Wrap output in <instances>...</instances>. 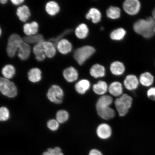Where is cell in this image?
<instances>
[{"label": "cell", "instance_id": "obj_1", "mask_svg": "<svg viewBox=\"0 0 155 155\" xmlns=\"http://www.w3.org/2000/svg\"><path fill=\"white\" fill-rule=\"evenodd\" d=\"M153 22L152 19H140L135 22L133 25L134 32L141 35L145 38H150L152 35Z\"/></svg>", "mask_w": 155, "mask_h": 155}, {"label": "cell", "instance_id": "obj_2", "mask_svg": "<svg viewBox=\"0 0 155 155\" xmlns=\"http://www.w3.org/2000/svg\"><path fill=\"white\" fill-rule=\"evenodd\" d=\"M132 103V98L127 94H123L116 98L114 102L116 109L121 117L127 115Z\"/></svg>", "mask_w": 155, "mask_h": 155}, {"label": "cell", "instance_id": "obj_3", "mask_svg": "<svg viewBox=\"0 0 155 155\" xmlns=\"http://www.w3.org/2000/svg\"><path fill=\"white\" fill-rule=\"evenodd\" d=\"M95 52V49L92 46H83L75 50L73 54V57L79 65H82L91 57Z\"/></svg>", "mask_w": 155, "mask_h": 155}, {"label": "cell", "instance_id": "obj_4", "mask_svg": "<svg viewBox=\"0 0 155 155\" xmlns=\"http://www.w3.org/2000/svg\"><path fill=\"white\" fill-rule=\"evenodd\" d=\"M23 42V38L18 34H13L9 36L6 48L7 53L9 57H14Z\"/></svg>", "mask_w": 155, "mask_h": 155}, {"label": "cell", "instance_id": "obj_5", "mask_svg": "<svg viewBox=\"0 0 155 155\" xmlns=\"http://www.w3.org/2000/svg\"><path fill=\"white\" fill-rule=\"evenodd\" d=\"M0 91L3 95L9 98L15 97L17 94V88L15 83L4 77L0 79Z\"/></svg>", "mask_w": 155, "mask_h": 155}, {"label": "cell", "instance_id": "obj_6", "mask_svg": "<svg viewBox=\"0 0 155 155\" xmlns=\"http://www.w3.org/2000/svg\"><path fill=\"white\" fill-rule=\"evenodd\" d=\"M109 104L96 103V108L97 113L100 117L104 120L113 119L115 116V111L110 107Z\"/></svg>", "mask_w": 155, "mask_h": 155}, {"label": "cell", "instance_id": "obj_7", "mask_svg": "<svg viewBox=\"0 0 155 155\" xmlns=\"http://www.w3.org/2000/svg\"><path fill=\"white\" fill-rule=\"evenodd\" d=\"M64 94L61 87L57 85H53L48 90L47 97L50 101L56 104L63 102Z\"/></svg>", "mask_w": 155, "mask_h": 155}, {"label": "cell", "instance_id": "obj_8", "mask_svg": "<svg viewBox=\"0 0 155 155\" xmlns=\"http://www.w3.org/2000/svg\"><path fill=\"white\" fill-rule=\"evenodd\" d=\"M123 7L127 14L134 15L138 14L140 11L141 5L138 0H127L124 2Z\"/></svg>", "mask_w": 155, "mask_h": 155}, {"label": "cell", "instance_id": "obj_9", "mask_svg": "<svg viewBox=\"0 0 155 155\" xmlns=\"http://www.w3.org/2000/svg\"><path fill=\"white\" fill-rule=\"evenodd\" d=\"M96 132L98 137L104 140L109 138L112 134L111 127L106 123H102L99 125L97 128Z\"/></svg>", "mask_w": 155, "mask_h": 155}, {"label": "cell", "instance_id": "obj_10", "mask_svg": "<svg viewBox=\"0 0 155 155\" xmlns=\"http://www.w3.org/2000/svg\"><path fill=\"white\" fill-rule=\"evenodd\" d=\"M139 83V78L133 74L127 75L124 81V86L127 90L130 91L136 90L138 88Z\"/></svg>", "mask_w": 155, "mask_h": 155}, {"label": "cell", "instance_id": "obj_11", "mask_svg": "<svg viewBox=\"0 0 155 155\" xmlns=\"http://www.w3.org/2000/svg\"><path fill=\"white\" fill-rule=\"evenodd\" d=\"M78 73L77 70L73 67H70L64 70L63 75L67 82H73L78 78Z\"/></svg>", "mask_w": 155, "mask_h": 155}, {"label": "cell", "instance_id": "obj_12", "mask_svg": "<svg viewBox=\"0 0 155 155\" xmlns=\"http://www.w3.org/2000/svg\"><path fill=\"white\" fill-rule=\"evenodd\" d=\"M90 73L91 76L94 78H100L105 76L106 69L103 65L96 64L91 68Z\"/></svg>", "mask_w": 155, "mask_h": 155}, {"label": "cell", "instance_id": "obj_13", "mask_svg": "<svg viewBox=\"0 0 155 155\" xmlns=\"http://www.w3.org/2000/svg\"><path fill=\"white\" fill-rule=\"evenodd\" d=\"M108 91L111 95L119 97L123 94V85L118 81L112 82L108 86Z\"/></svg>", "mask_w": 155, "mask_h": 155}, {"label": "cell", "instance_id": "obj_14", "mask_svg": "<svg viewBox=\"0 0 155 155\" xmlns=\"http://www.w3.org/2000/svg\"><path fill=\"white\" fill-rule=\"evenodd\" d=\"M110 70L112 74L116 76H120L125 72V67L123 63L116 61L111 63Z\"/></svg>", "mask_w": 155, "mask_h": 155}, {"label": "cell", "instance_id": "obj_15", "mask_svg": "<svg viewBox=\"0 0 155 155\" xmlns=\"http://www.w3.org/2000/svg\"><path fill=\"white\" fill-rule=\"evenodd\" d=\"M91 86L90 81L86 79H81L75 84V90L79 94H84L90 90Z\"/></svg>", "mask_w": 155, "mask_h": 155}, {"label": "cell", "instance_id": "obj_16", "mask_svg": "<svg viewBox=\"0 0 155 155\" xmlns=\"http://www.w3.org/2000/svg\"><path fill=\"white\" fill-rule=\"evenodd\" d=\"M57 48L60 53L65 55L71 51L72 45L68 40L66 39H62L58 42Z\"/></svg>", "mask_w": 155, "mask_h": 155}, {"label": "cell", "instance_id": "obj_17", "mask_svg": "<svg viewBox=\"0 0 155 155\" xmlns=\"http://www.w3.org/2000/svg\"><path fill=\"white\" fill-rule=\"evenodd\" d=\"M87 19L91 20L94 24H97L101 20L102 15L101 12L98 9L92 8L89 10L86 15Z\"/></svg>", "mask_w": 155, "mask_h": 155}, {"label": "cell", "instance_id": "obj_18", "mask_svg": "<svg viewBox=\"0 0 155 155\" xmlns=\"http://www.w3.org/2000/svg\"><path fill=\"white\" fill-rule=\"evenodd\" d=\"M108 86L104 81H98L93 86L92 89L95 94L98 95L103 96L108 91Z\"/></svg>", "mask_w": 155, "mask_h": 155}, {"label": "cell", "instance_id": "obj_19", "mask_svg": "<svg viewBox=\"0 0 155 155\" xmlns=\"http://www.w3.org/2000/svg\"><path fill=\"white\" fill-rule=\"evenodd\" d=\"M140 83L145 87H150L153 84L154 78L152 74L145 72L141 74L139 78Z\"/></svg>", "mask_w": 155, "mask_h": 155}, {"label": "cell", "instance_id": "obj_20", "mask_svg": "<svg viewBox=\"0 0 155 155\" xmlns=\"http://www.w3.org/2000/svg\"><path fill=\"white\" fill-rule=\"evenodd\" d=\"M16 15L21 21L23 22H26L31 16L30 9L26 5H23L17 8Z\"/></svg>", "mask_w": 155, "mask_h": 155}, {"label": "cell", "instance_id": "obj_21", "mask_svg": "<svg viewBox=\"0 0 155 155\" xmlns=\"http://www.w3.org/2000/svg\"><path fill=\"white\" fill-rule=\"evenodd\" d=\"M31 50L30 45L24 41L21 44L18 50V58L22 61L27 60L30 55Z\"/></svg>", "mask_w": 155, "mask_h": 155}, {"label": "cell", "instance_id": "obj_22", "mask_svg": "<svg viewBox=\"0 0 155 155\" xmlns=\"http://www.w3.org/2000/svg\"><path fill=\"white\" fill-rule=\"evenodd\" d=\"M38 29V25L35 21L30 23H26L23 26V30L27 36L37 34Z\"/></svg>", "mask_w": 155, "mask_h": 155}, {"label": "cell", "instance_id": "obj_23", "mask_svg": "<svg viewBox=\"0 0 155 155\" xmlns=\"http://www.w3.org/2000/svg\"><path fill=\"white\" fill-rule=\"evenodd\" d=\"M28 80L31 82H40L42 78L41 71L38 68H32L28 73Z\"/></svg>", "mask_w": 155, "mask_h": 155}, {"label": "cell", "instance_id": "obj_24", "mask_svg": "<svg viewBox=\"0 0 155 155\" xmlns=\"http://www.w3.org/2000/svg\"><path fill=\"white\" fill-rule=\"evenodd\" d=\"M75 35L77 38L83 39L88 36L89 30L88 26L86 24L82 23L79 25L75 29Z\"/></svg>", "mask_w": 155, "mask_h": 155}, {"label": "cell", "instance_id": "obj_25", "mask_svg": "<svg viewBox=\"0 0 155 155\" xmlns=\"http://www.w3.org/2000/svg\"><path fill=\"white\" fill-rule=\"evenodd\" d=\"M46 12L51 16H53L59 12L60 7L56 2L51 1L46 3L45 7Z\"/></svg>", "mask_w": 155, "mask_h": 155}, {"label": "cell", "instance_id": "obj_26", "mask_svg": "<svg viewBox=\"0 0 155 155\" xmlns=\"http://www.w3.org/2000/svg\"><path fill=\"white\" fill-rule=\"evenodd\" d=\"M43 45L45 54L48 58H53L56 53V47L51 42L49 41H44Z\"/></svg>", "mask_w": 155, "mask_h": 155}, {"label": "cell", "instance_id": "obj_27", "mask_svg": "<svg viewBox=\"0 0 155 155\" xmlns=\"http://www.w3.org/2000/svg\"><path fill=\"white\" fill-rule=\"evenodd\" d=\"M127 34L125 29L120 28L112 31L110 34V38L112 40L120 41L124 39Z\"/></svg>", "mask_w": 155, "mask_h": 155}, {"label": "cell", "instance_id": "obj_28", "mask_svg": "<svg viewBox=\"0 0 155 155\" xmlns=\"http://www.w3.org/2000/svg\"><path fill=\"white\" fill-rule=\"evenodd\" d=\"M23 40L24 42L28 44H37L45 41L43 36L40 34L25 36L23 38Z\"/></svg>", "mask_w": 155, "mask_h": 155}, {"label": "cell", "instance_id": "obj_29", "mask_svg": "<svg viewBox=\"0 0 155 155\" xmlns=\"http://www.w3.org/2000/svg\"><path fill=\"white\" fill-rule=\"evenodd\" d=\"M121 12L119 7L111 6L107 10L106 15L108 18L110 19H117L120 17Z\"/></svg>", "mask_w": 155, "mask_h": 155}, {"label": "cell", "instance_id": "obj_30", "mask_svg": "<svg viewBox=\"0 0 155 155\" xmlns=\"http://www.w3.org/2000/svg\"><path fill=\"white\" fill-rule=\"evenodd\" d=\"M15 73V68L11 64L6 65L2 70V73L4 78L8 79L12 78Z\"/></svg>", "mask_w": 155, "mask_h": 155}, {"label": "cell", "instance_id": "obj_31", "mask_svg": "<svg viewBox=\"0 0 155 155\" xmlns=\"http://www.w3.org/2000/svg\"><path fill=\"white\" fill-rule=\"evenodd\" d=\"M69 118L68 113L64 110H61L56 114V120L59 123H63L66 122Z\"/></svg>", "mask_w": 155, "mask_h": 155}, {"label": "cell", "instance_id": "obj_32", "mask_svg": "<svg viewBox=\"0 0 155 155\" xmlns=\"http://www.w3.org/2000/svg\"><path fill=\"white\" fill-rule=\"evenodd\" d=\"M72 30H71V29H68V30H65L62 33L61 35L57 37L50 38L49 40H48V41L51 42L55 47H57L58 42L62 39V38L64 37V36L66 35H67L70 34L72 32Z\"/></svg>", "mask_w": 155, "mask_h": 155}, {"label": "cell", "instance_id": "obj_33", "mask_svg": "<svg viewBox=\"0 0 155 155\" xmlns=\"http://www.w3.org/2000/svg\"><path fill=\"white\" fill-rule=\"evenodd\" d=\"M9 111L7 107H2L0 108V120L1 121L7 120L9 119Z\"/></svg>", "mask_w": 155, "mask_h": 155}, {"label": "cell", "instance_id": "obj_34", "mask_svg": "<svg viewBox=\"0 0 155 155\" xmlns=\"http://www.w3.org/2000/svg\"><path fill=\"white\" fill-rule=\"evenodd\" d=\"M42 155H64L61 149L59 147L54 148H48L47 151L44 152Z\"/></svg>", "mask_w": 155, "mask_h": 155}, {"label": "cell", "instance_id": "obj_35", "mask_svg": "<svg viewBox=\"0 0 155 155\" xmlns=\"http://www.w3.org/2000/svg\"><path fill=\"white\" fill-rule=\"evenodd\" d=\"M59 123L57 120H50L47 123V127L51 130L56 131L57 130L59 127Z\"/></svg>", "mask_w": 155, "mask_h": 155}, {"label": "cell", "instance_id": "obj_36", "mask_svg": "<svg viewBox=\"0 0 155 155\" xmlns=\"http://www.w3.org/2000/svg\"><path fill=\"white\" fill-rule=\"evenodd\" d=\"M147 97L150 100L155 101V87H151L147 92Z\"/></svg>", "mask_w": 155, "mask_h": 155}, {"label": "cell", "instance_id": "obj_37", "mask_svg": "<svg viewBox=\"0 0 155 155\" xmlns=\"http://www.w3.org/2000/svg\"><path fill=\"white\" fill-rule=\"evenodd\" d=\"M89 155H102V153L96 149H93L90 151Z\"/></svg>", "mask_w": 155, "mask_h": 155}, {"label": "cell", "instance_id": "obj_38", "mask_svg": "<svg viewBox=\"0 0 155 155\" xmlns=\"http://www.w3.org/2000/svg\"><path fill=\"white\" fill-rule=\"evenodd\" d=\"M25 1L24 0H12L11 1L13 5H18L22 3Z\"/></svg>", "mask_w": 155, "mask_h": 155}, {"label": "cell", "instance_id": "obj_39", "mask_svg": "<svg viewBox=\"0 0 155 155\" xmlns=\"http://www.w3.org/2000/svg\"><path fill=\"white\" fill-rule=\"evenodd\" d=\"M8 2V1L7 0H1V1H0L2 5L5 4L7 3Z\"/></svg>", "mask_w": 155, "mask_h": 155}, {"label": "cell", "instance_id": "obj_40", "mask_svg": "<svg viewBox=\"0 0 155 155\" xmlns=\"http://www.w3.org/2000/svg\"><path fill=\"white\" fill-rule=\"evenodd\" d=\"M154 32H155V28H154Z\"/></svg>", "mask_w": 155, "mask_h": 155}]
</instances>
